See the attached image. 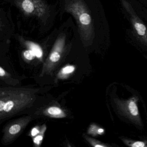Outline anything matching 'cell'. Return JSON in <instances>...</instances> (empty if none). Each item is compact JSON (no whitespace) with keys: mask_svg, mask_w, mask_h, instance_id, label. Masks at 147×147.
Segmentation results:
<instances>
[{"mask_svg":"<svg viewBox=\"0 0 147 147\" xmlns=\"http://www.w3.org/2000/svg\"><path fill=\"white\" fill-rule=\"evenodd\" d=\"M114 100L117 108L124 116L136 124L142 126V122L137 105L138 100L137 97H132L126 100L115 98Z\"/></svg>","mask_w":147,"mask_h":147,"instance_id":"6da1fadb","label":"cell"},{"mask_svg":"<svg viewBox=\"0 0 147 147\" xmlns=\"http://www.w3.org/2000/svg\"><path fill=\"white\" fill-rule=\"evenodd\" d=\"M122 5L129 14L131 22L141 42L147 46V28L139 18L130 4L125 0L121 1Z\"/></svg>","mask_w":147,"mask_h":147,"instance_id":"7a4b0ae2","label":"cell"},{"mask_svg":"<svg viewBox=\"0 0 147 147\" xmlns=\"http://www.w3.org/2000/svg\"><path fill=\"white\" fill-rule=\"evenodd\" d=\"M48 113L51 117H63L65 114L61 109L57 107H51L48 109Z\"/></svg>","mask_w":147,"mask_h":147,"instance_id":"3957f363","label":"cell"},{"mask_svg":"<svg viewBox=\"0 0 147 147\" xmlns=\"http://www.w3.org/2000/svg\"><path fill=\"white\" fill-rule=\"evenodd\" d=\"M28 45L30 49L33 51L36 57L38 58L42 57L43 54L42 51L38 45L32 42L28 43Z\"/></svg>","mask_w":147,"mask_h":147,"instance_id":"277c9868","label":"cell"},{"mask_svg":"<svg viewBox=\"0 0 147 147\" xmlns=\"http://www.w3.org/2000/svg\"><path fill=\"white\" fill-rule=\"evenodd\" d=\"M125 143L129 146L131 147H147V143L141 141H131L128 140H123Z\"/></svg>","mask_w":147,"mask_h":147,"instance_id":"5b68a950","label":"cell"},{"mask_svg":"<svg viewBox=\"0 0 147 147\" xmlns=\"http://www.w3.org/2000/svg\"><path fill=\"white\" fill-rule=\"evenodd\" d=\"M22 125L20 123H15L12 125L9 128L8 130V133L9 135L11 136H14L19 133L21 131Z\"/></svg>","mask_w":147,"mask_h":147,"instance_id":"8992f818","label":"cell"},{"mask_svg":"<svg viewBox=\"0 0 147 147\" xmlns=\"http://www.w3.org/2000/svg\"><path fill=\"white\" fill-rule=\"evenodd\" d=\"M22 7L24 10L27 12L31 13L34 10L33 4L29 0H25L22 4Z\"/></svg>","mask_w":147,"mask_h":147,"instance_id":"52a82bcc","label":"cell"},{"mask_svg":"<svg viewBox=\"0 0 147 147\" xmlns=\"http://www.w3.org/2000/svg\"><path fill=\"white\" fill-rule=\"evenodd\" d=\"M46 129V127H44L43 129H42L41 132L39 134H38L36 136V137L33 139V142L35 144L39 145L42 141L43 138L44 134L45 131Z\"/></svg>","mask_w":147,"mask_h":147,"instance_id":"ba28073f","label":"cell"},{"mask_svg":"<svg viewBox=\"0 0 147 147\" xmlns=\"http://www.w3.org/2000/svg\"><path fill=\"white\" fill-rule=\"evenodd\" d=\"M80 21L84 25H88L91 23V17L87 13H84L80 16Z\"/></svg>","mask_w":147,"mask_h":147,"instance_id":"9c48e42d","label":"cell"},{"mask_svg":"<svg viewBox=\"0 0 147 147\" xmlns=\"http://www.w3.org/2000/svg\"><path fill=\"white\" fill-rule=\"evenodd\" d=\"M75 69V68L74 66H71V65L67 66L62 69L61 70V74L64 75H67L73 73Z\"/></svg>","mask_w":147,"mask_h":147,"instance_id":"30bf717a","label":"cell"},{"mask_svg":"<svg viewBox=\"0 0 147 147\" xmlns=\"http://www.w3.org/2000/svg\"><path fill=\"white\" fill-rule=\"evenodd\" d=\"M87 140L90 143V144L92 146H94V147H106L108 146L107 145L102 143L100 142H98V141H96V140H94V139L88 138H87Z\"/></svg>","mask_w":147,"mask_h":147,"instance_id":"8fae6325","label":"cell"},{"mask_svg":"<svg viewBox=\"0 0 147 147\" xmlns=\"http://www.w3.org/2000/svg\"><path fill=\"white\" fill-rule=\"evenodd\" d=\"M61 56L60 54L57 51L53 52L50 57V60L52 62H57L60 60Z\"/></svg>","mask_w":147,"mask_h":147,"instance_id":"7c38bea8","label":"cell"},{"mask_svg":"<svg viewBox=\"0 0 147 147\" xmlns=\"http://www.w3.org/2000/svg\"><path fill=\"white\" fill-rule=\"evenodd\" d=\"M24 56L26 59L30 60V61L34 59L35 56H36L34 52L31 50L26 51H25L24 53Z\"/></svg>","mask_w":147,"mask_h":147,"instance_id":"4fadbf2b","label":"cell"},{"mask_svg":"<svg viewBox=\"0 0 147 147\" xmlns=\"http://www.w3.org/2000/svg\"><path fill=\"white\" fill-rule=\"evenodd\" d=\"M39 133H40V131L37 128H33L32 130L31 135L32 137L36 136Z\"/></svg>","mask_w":147,"mask_h":147,"instance_id":"5bb4252c","label":"cell"},{"mask_svg":"<svg viewBox=\"0 0 147 147\" xmlns=\"http://www.w3.org/2000/svg\"><path fill=\"white\" fill-rule=\"evenodd\" d=\"M5 75V72L2 67H0V76L1 77L4 76Z\"/></svg>","mask_w":147,"mask_h":147,"instance_id":"9a60e30c","label":"cell"}]
</instances>
